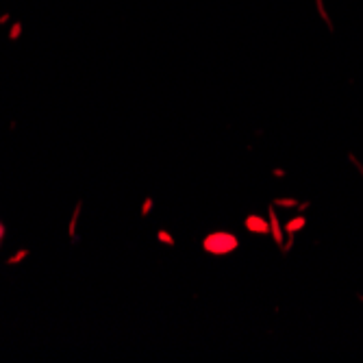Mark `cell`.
<instances>
[{"label": "cell", "instance_id": "obj_1", "mask_svg": "<svg viewBox=\"0 0 363 363\" xmlns=\"http://www.w3.org/2000/svg\"><path fill=\"white\" fill-rule=\"evenodd\" d=\"M201 246L211 257H228L240 248V238L230 230H211L203 238Z\"/></svg>", "mask_w": 363, "mask_h": 363}, {"label": "cell", "instance_id": "obj_2", "mask_svg": "<svg viewBox=\"0 0 363 363\" xmlns=\"http://www.w3.org/2000/svg\"><path fill=\"white\" fill-rule=\"evenodd\" d=\"M244 226H246L248 233H252V235H270V220L263 218V216L248 213L246 220H244Z\"/></svg>", "mask_w": 363, "mask_h": 363}, {"label": "cell", "instance_id": "obj_3", "mask_svg": "<svg viewBox=\"0 0 363 363\" xmlns=\"http://www.w3.org/2000/svg\"><path fill=\"white\" fill-rule=\"evenodd\" d=\"M268 220H270V235H272V242L277 244V248H281L285 244V228L281 226L279 218H277V207L270 205L268 207Z\"/></svg>", "mask_w": 363, "mask_h": 363}, {"label": "cell", "instance_id": "obj_4", "mask_svg": "<svg viewBox=\"0 0 363 363\" xmlns=\"http://www.w3.org/2000/svg\"><path fill=\"white\" fill-rule=\"evenodd\" d=\"M307 226V218L303 216V213H298V216H294L291 220H287L285 222V233H291V235H296V233H298V230H303Z\"/></svg>", "mask_w": 363, "mask_h": 363}, {"label": "cell", "instance_id": "obj_5", "mask_svg": "<svg viewBox=\"0 0 363 363\" xmlns=\"http://www.w3.org/2000/svg\"><path fill=\"white\" fill-rule=\"evenodd\" d=\"M272 205H274L277 209H298V201H296V198H287V196L274 198Z\"/></svg>", "mask_w": 363, "mask_h": 363}, {"label": "cell", "instance_id": "obj_6", "mask_svg": "<svg viewBox=\"0 0 363 363\" xmlns=\"http://www.w3.org/2000/svg\"><path fill=\"white\" fill-rule=\"evenodd\" d=\"M157 240H159V244H163V246H172V248H174V244H177V240L172 238V233H168L166 228H159V230H157Z\"/></svg>", "mask_w": 363, "mask_h": 363}, {"label": "cell", "instance_id": "obj_7", "mask_svg": "<svg viewBox=\"0 0 363 363\" xmlns=\"http://www.w3.org/2000/svg\"><path fill=\"white\" fill-rule=\"evenodd\" d=\"M79 213H81V203L77 205L74 213H72V220H70V228H68V233H70V240L77 242V222H79Z\"/></svg>", "mask_w": 363, "mask_h": 363}, {"label": "cell", "instance_id": "obj_8", "mask_svg": "<svg viewBox=\"0 0 363 363\" xmlns=\"http://www.w3.org/2000/svg\"><path fill=\"white\" fill-rule=\"evenodd\" d=\"M152 209H155V201L148 196V198H144V203H142V209H140V213H142V218H148L150 213H152Z\"/></svg>", "mask_w": 363, "mask_h": 363}, {"label": "cell", "instance_id": "obj_9", "mask_svg": "<svg viewBox=\"0 0 363 363\" xmlns=\"http://www.w3.org/2000/svg\"><path fill=\"white\" fill-rule=\"evenodd\" d=\"M348 161H350V163H352V166L357 168V172H359V174L363 177V166H361V163L357 161V157H354V155H348Z\"/></svg>", "mask_w": 363, "mask_h": 363}, {"label": "cell", "instance_id": "obj_10", "mask_svg": "<svg viewBox=\"0 0 363 363\" xmlns=\"http://www.w3.org/2000/svg\"><path fill=\"white\" fill-rule=\"evenodd\" d=\"M26 255H28V250H20V252H18L16 257H11V259H9L7 263H20V261H22V259H24Z\"/></svg>", "mask_w": 363, "mask_h": 363}, {"label": "cell", "instance_id": "obj_11", "mask_svg": "<svg viewBox=\"0 0 363 363\" xmlns=\"http://www.w3.org/2000/svg\"><path fill=\"white\" fill-rule=\"evenodd\" d=\"M285 174H287V172H285L283 168H274V170H272V177H277V179H285Z\"/></svg>", "mask_w": 363, "mask_h": 363}, {"label": "cell", "instance_id": "obj_12", "mask_svg": "<svg viewBox=\"0 0 363 363\" xmlns=\"http://www.w3.org/2000/svg\"><path fill=\"white\" fill-rule=\"evenodd\" d=\"M309 205H311L309 201H305V203H298V213H305V211L309 209Z\"/></svg>", "mask_w": 363, "mask_h": 363}, {"label": "cell", "instance_id": "obj_13", "mask_svg": "<svg viewBox=\"0 0 363 363\" xmlns=\"http://www.w3.org/2000/svg\"><path fill=\"white\" fill-rule=\"evenodd\" d=\"M3 238H5V226L0 224V242H3Z\"/></svg>", "mask_w": 363, "mask_h": 363}]
</instances>
